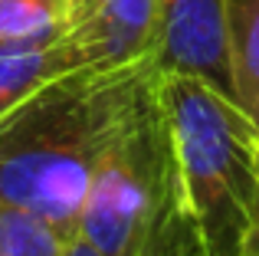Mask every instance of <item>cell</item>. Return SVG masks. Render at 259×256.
Instances as JSON below:
<instances>
[{
  "label": "cell",
  "instance_id": "1",
  "mask_svg": "<svg viewBox=\"0 0 259 256\" xmlns=\"http://www.w3.org/2000/svg\"><path fill=\"white\" fill-rule=\"evenodd\" d=\"M145 63L151 59L121 69L79 66L7 112L0 118V204L30 210L63 237H76L95 161Z\"/></svg>",
  "mask_w": 259,
  "mask_h": 256
},
{
  "label": "cell",
  "instance_id": "2",
  "mask_svg": "<svg viewBox=\"0 0 259 256\" xmlns=\"http://www.w3.org/2000/svg\"><path fill=\"white\" fill-rule=\"evenodd\" d=\"M79 237L102 256H194L154 63L135 72L115 112L82 204Z\"/></svg>",
  "mask_w": 259,
  "mask_h": 256
},
{
  "label": "cell",
  "instance_id": "3",
  "mask_svg": "<svg viewBox=\"0 0 259 256\" xmlns=\"http://www.w3.org/2000/svg\"><path fill=\"white\" fill-rule=\"evenodd\" d=\"M194 256L259 250V122L230 92L184 72H158Z\"/></svg>",
  "mask_w": 259,
  "mask_h": 256
},
{
  "label": "cell",
  "instance_id": "4",
  "mask_svg": "<svg viewBox=\"0 0 259 256\" xmlns=\"http://www.w3.org/2000/svg\"><path fill=\"white\" fill-rule=\"evenodd\" d=\"M151 63L158 72H184L233 96L227 0H158Z\"/></svg>",
  "mask_w": 259,
  "mask_h": 256
},
{
  "label": "cell",
  "instance_id": "5",
  "mask_svg": "<svg viewBox=\"0 0 259 256\" xmlns=\"http://www.w3.org/2000/svg\"><path fill=\"white\" fill-rule=\"evenodd\" d=\"M158 0H82L69 39L82 66L121 69L151 59Z\"/></svg>",
  "mask_w": 259,
  "mask_h": 256
},
{
  "label": "cell",
  "instance_id": "6",
  "mask_svg": "<svg viewBox=\"0 0 259 256\" xmlns=\"http://www.w3.org/2000/svg\"><path fill=\"white\" fill-rule=\"evenodd\" d=\"M79 66L82 59L69 36L0 43V118L17 109L26 96H33L39 86Z\"/></svg>",
  "mask_w": 259,
  "mask_h": 256
},
{
  "label": "cell",
  "instance_id": "7",
  "mask_svg": "<svg viewBox=\"0 0 259 256\" xmlns=\"http://www.w3.org/2000/svg\"><path fill=\"white\" fill-rule=\"evenodd\" d=\"M233 99L259 122V0H227Z\"/></svg>",
  "mask_w": 259,
  "mask_h": 256
},
{
  "label": "cell",
  "instance_id": "8",
  "mask_svg": "<svg viewBox=\"0 0 259 256\" xmlns=\"http://www.w3.org/2000/svg\"><path fill=\"white\" fill-rule=\"evenodd\" d=\"M82 0H0V43L69 36Z\"/></svg>",
  "mask_w": 259,
  "mask_h": 256
},
{
  "label": "cell",
  "instance_id": "9",
  "mask_svg": "<svg viewBox=\"0 0 259 256\" xmlns=\"http://www.w3.org/2000/svg\"><path fill=\"white\" fill-rule=\"evenodd\" d=\"M69 240L36 214L0 204V256H63Z\"/></svg>",
  "mask_w": 259,
  "mask_h": 256
},
{
  "label": "cell",
  "instance_id": "10",
  "mask_svg": "<svg viewBox=\"0 0 259 256\" xmlns=\"http://www.w3.org/2000/svg\"><path fill=\"white\" fill-rule=\"evenodd\" d=\"M63 256H102V253L95 250V246H89L85 240L76 233V237H72L69 243H66V253H63Z\"/></svg>",
  "mask_w": 259,
  "mask_h": 256
},
{
  "label": "cell",
  "instance_id": "11",
  "mask_svg": "<svg viewBox=\"0 0 259 256\" xmlns=\"http://www.w3.org/2000/svg\"><path fill=\"white\" fill-rule=\"evenodd\" d=\"M256 256H259V250H256Z\"/></svg>",
  "mask_w": 259,
  "mask_h": 256
}]
</instances>
